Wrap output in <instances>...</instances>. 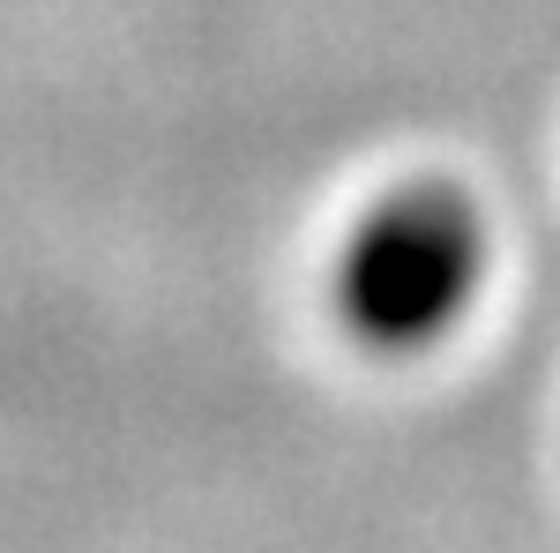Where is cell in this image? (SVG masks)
I'll return each instance as SVG.
<instances>
[{"mask_svg":"<svg viewBox=\"0 0 560 553\" xmlns=\"http://www.w3.org/2000/svg\"><path fill=\"white\" fill-rule=\"evenodd\" d=\"M486 285V217L448 180L388 187L359 217L329 269L337 330L374 359H411L456 337Z\"/></svg>","mask_w":560,"mask_h":553,"instance_id":"6da1fadb","label":"cell"}]
</instances>
